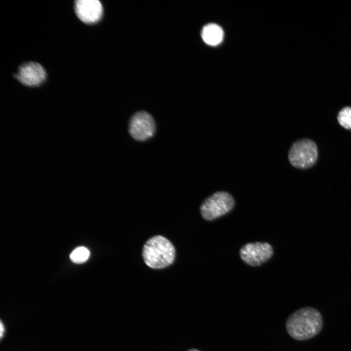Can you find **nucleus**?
I'll return each instance as SVG.
<instances>
[{"instance_id":"f03ea898","label":"nucleus","mask_w":351,"mask_h":351,"mask_svg":"<svg viewBox=\"0 0 351 351\" xmlns=\"http://www.w3.org/2000/svg\"><path fill=\"white\" fill-rule=\"evenodd\" d=\"M142 256L144 263L150 268L160 269L171 265L176 257V250L165 237L155 235L144 244Z\"/></svg>"},{"instance_id":"9b49d317","label":"nucleus","mask_w":351,"mask_h":351,"mask_svg":"<svg viewBox=\"0 0 351 351\" xmlns=\"http://www.w3.org/2000/svg\"><path fill=\"white\" fill-rule=\"evenodd\" d=\"M337 120L341 126L351 130V107L343 108L338 114Z\"/></svg>"},{"instance_id":"f8f14e48","label":"nucleus","mask_w":351,"mask_h":351,"mask_svg":"<svg viewBox=\"0 0 351 351\" xmlns=\"http://www.w3.org/2000/svg\"><path fill=\"white\" fill-rule=\"evenodd\" d=\"M0 338H1L2 337V336L3 335V333H4V325H3V323H2V322L1 321H0Z\"/></svg>"},{"instance_id":"1a4fd4ad","label":"nucleus","mask_w":351,"mask_h":351,"mask_svg":"<svg viewBox=\"0 0 351 351\" xmlns=\"http://www.w3.org/2000/svg\"><path fill=\"white\" fill-rule=\"evenodd\" d=\"M224 33L222 28L215 23H209L203 28L201 37L207 44L215 46L221 42Z\"/></svg>"},{"instance_id":"7ed1b4c3","label":"nucleus","mask_w":351,"mask_h":351,"mask_svg":"<svg viewBox=\"0 0 351 351\" xmlns=\"http://www.w3.org/2000/svg\"><path fill=\"white\" fill-rule=\"evenodd\" d=\"M318 158V149L315 143L308 138H303L293 142L288 153L290 164L295 168L305 169L312 166Z\"/></svg>"},{"instance_id":"20e7f679","label":"nucleus","mask_w":351,"mask_h":351,"mask_svg":"<svg viewBox=\"0 0 351 351\" xmlns=\"http://www.w3.org/2000/svg\"><path fill=\"white\" fill-rule=\"evenodd\" d=\"M234 199L225 191H217L208 197L200 207L202 217L211 221L229 213L234 208Z\"/></svg>"},{"instance_id":"0eeeda50","label":"nucleus","mask_w":351,"mask_h":351,"mask_svg":"<svg viewBox=\"0 0 351 351\" xmlns=\"http://www.w3.org/2000/svg\"><path fill=\"white\" fill-rule=\"evenodd\" d=\"M15 77L24 85L37 86L45 80L46 72L40 64L31 61L21 65Z\"/></svg>"},{"instance_id":"f257e3e1","label":"nucleus","mask_w":351,"mask_h":351,"mask_svg":"<svg viewBox=\"0 0 351 351\" xmlns=\"http://www.w3.org/2000/svg\"><path fill=\"white\" fill-rule=\"evenodd\" d=\"M323 319L320 312L315 308L305 307L292 313L286 322L288 333L294 339H310L321 331Z\"/></svg>"},{"instance_id":"6e6552de","label":"nucleus","mask_w":351,"mask_h":351,"mask_svg":"<svg viewBox=\"0 0 351 351\" xmlns=\"http://www.w3.org/2000/svg\"><path fill=\"white\" fill-rule=\"evenodd\" d=\"M75 10L78 19L85 23H94L101 18L103 7L98 0H78L75 2Z\"/></svg>"},{"instance_id":"ddd939ff","label":"nucleus","mask_w":351,"mask_h":351,"mask_svg":"<svg viewBox=\"0 0 351 351\" xmlns=\"http://www.w3.org/2000/svg\"><path fill=\"white\" fill-rule=\"evenodd\" d=\"M187 351H199L197 349H191L188 350Z\"/></svg>"},{"instance_id":"39448f33","label":"nucleus","mask_w":351,"mask_h":351,"mask_svg":"<svg viewBox=\"0 0 351 351\" xmlns=\"http://www.w3.org/2000/svg\"><path fill=\"white\" fill-rule=\"evenodd\" d=\"M155 121L148 113L139 111L131 118L129 132L132 137L137 141H144L153 136L155 133Z\"/></svg>"},{"instance_id":"423d86ee","label":"nucleus","mask_w":351,"mask_h":351,"mask_svg":"<svg viewBox=\"0 0 351 351\" xmlns=\"http://www.w3.org/2000/svg\"><path fill=\"white\" fill-rule=\"evenodd\" d=\"M240 256L247 264L257 266L269 260L273 254V249L268 243H248L240 250Z\"/></svg>"},{"instance_id":"9d476101","label":"nucleus","mask_w":351,"mask_h":351,"mask_svg":"<svg viewBox=\"0 0 351 351\" xmlns=\"http://www.w3.org/2000/svg\"><path fill=\"white\" fill-rule=\"evenodd\" d=\"M90 255L89 251L84 247H78L70 254V258L72 262L80 264L85 262Z\"/></svg>"}]
</instances>
